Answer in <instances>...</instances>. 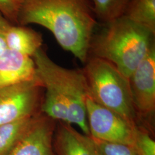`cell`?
Instances as JSON below:
<instances>
[{
	"label": "cell",
	"instance_id": "cell-18",
	"mask_svg": "<svg viewBox=\"0 0 155 155\" xmlns=\"http://www.w3.org/2000/svg\"><path fill=\"white\" fill-rule=\"evenodd\" d=\"M4 31L0 30V57L8 50Z\"/></svg>",
	"mask_w": 155,
	"mask_h": 155
},
{
	"label": "cell",
	"instance_id": "cell-10",
	"mask_svg": "<svg viewBox=\"0 0 155 155\" xmlns=\"http://www.w3.org/2000/svg\"><path fill=\"white\" fill-rule=\"evenodd\" d=\"M53 146L55 155H98L91 137L65 122L56 126Z\"/></svg>",
	"mask_w": 155,
	"mask_h": 155
},
{
	"label": "cell",
	"instance_id": "cell-1",
	"mask_svg": "<svg viewBox=\"0 0 155 155\" xmlns=\"http://www.w3.org/2000/svg\"><path fill=\"white\" fill-rule=\"evenodd\" d=\"M49 30L63 50L86 63L98 22L91 0H22L17 25Z\"/></svg>",
	"mask_w": 155,
	"mask_h": 155
},
{
	"label": "cell",
	"instance_id": "cell-6",
	"mask_svg": "<svg viewBox=\"0 0 155 155\" xmlns=\"http://www.w3.org/2000/svg\"><path fill=\"white\" fill-rule=\"evenodd\" d=\"M86 107L90 136L102 141L132 146L137 125L100 105L89 95L86 100Z\"/></svg>",
	"mask_w": 155,
	"mask_h": 155
},
{
	"label": "cell",
	"instance_id": "cell-14",
	"mask_svg": "<svg viewBox=\"0 0 155 155\" xmlns=\"http://www.w3.org/2000/svg\"><path fill=\"white\" fill-rule=\"evenodd\" d=\"M130 0H91L98 22L110 21L124 16Z\"/></svg>",
	"mask_w": 155,
	"mask_h": 155
},
{
	"label": "cell",
	"instance_id": "cell-12",
	"mask_svg": "<svg viewBox=\"0 0 155 155\" xmlns=\"http://www.w3.org/2000/svg\"><path fill=\"white\" fill-rule=\"evenodd\" d=\"M37 115L0 125V155H6L13 149Z\"/></svg>",
	"mask_w": 155,
	"mask_h": 155
},
{
	"label": "cell",
	"instance_id": "cell-17",
	"mask_svg": "<svg viewBox=\"0 0 155 155\" xmlns=\"http://www.w3.org/2000/svg\"><path fill=\"white\" fill-rule=\"evenodd\" d=\"M22 0H0V13L12 24L17 25V17Z\"/></svg>",
	"mask_w": 155,
	"mask_h": 155
},
{
	"label": "cell",
	"instance_id": "cell-2",
	"mask_svg": "<svg viewBox=\"0 0 155 155\" xmlns=\"http://www.w3.org/2000/svg\"><path fill=\"white\" fill-rule=\"evenodd\" d=\"M155 33L120 17L98 24L89 45V57L109 61L127 79L155 45Z\"/></svg>",
	"mask_w": 155,
	"mask_h": 155
},
{
	"label": "cell",
	"instance_id": "cell-8",
	"mask_svg": "<svg viewBox=\"0 0 155 155\" xmlns=\"http://www.w3.org/2000/svg\"><path fill=\"white\" fill-rule=\"evenodd\" d=\"M56 126V121L40 113L6 155H55L53 140Z\"/></svg>",
	"mask_w": 155,
	"mask_h": 155
},
{
	"label": "cell",
	"instance_id": "cell-15",
	"mask_svg": "<svg viewBox=\"0 0 155 155\" xmlns=\"http://www.w3.org/2000/svg\"><path fill=\"white\" fill-rule=\"evenodd\" d=\"M132 147L136 155H155V140L143 127H136Z\"/></svg>",
	"mask_w": 155,
	"mask_h": 155
},
{
	"label": "cell",
	"instance_id": "cell-16",
	"mask_svg": "<svg viewBox=\"0 0 155 155\" xmlns=\"http://www.w3.org/2000/svg\"><path fill=\"white\" fill-rule=\"evenodd\" d=\"M91 138L98 155H136L130 145Z\"/></svg>",
	"mask_w": 155,
	"mask_h": 155
},
{
	"label": "cell",
	"instance_id": "cell-3",
	"mask_svg": "<svg viewBox=\"0 0 155 155\" xmlns=\"http://www.w3.org/2000/svg\"><path fill=\"white\" fill-rule=\"evenodd\" d=\"M37 77L45 90V97L64 102L69 124H76L90 136L86 100L89 95L83 69H70L56 64L41 47L32 56Z\"/></svg>",
	"mask_w": 155,
	"mask_h": 155
},
{
	"label": "cell",
	"instance_id": "cell-4",
	"mask_svg": "<svg viewBox=\"0 0 155 155\" xmlns=\"http://www.w3.org/2000/svg\"><path fill=\"white\" fill-rule=\"evenodd\" d=\"M83 69L89 96L134 125L139 118L135 110L129 79L109 61L89 57Z\"/></svg>",
	"mask_w": 155,
	"mask_h": 155
},
{
	"label": "cell",
	"instance_id": "cell-9",
	"mask_svg": "<svg viewBox=\"0 0 155 155\" xmlns=\"http://www.w3.org/2000/svg\"><path fill=\"white\" fill-rule=\"evenodd\" d=\"M38 79L32 57L8 50L0 57V87Z\"/></svg>",
	"mask_w": 155,
	"mask_h": 155
},
{
	"label": "cell",
	"instance_id": "cell-13",
	"mask_svg": "<svg viewBox=\"0 0 155 155\" xmlns=\"http://www.w3.org/2000/svg\"><path fill=\"white\" fill-rule=\"evenodd\" d=\"M124 16L155 33V0H130Z\"/></svg>",
	"mask_w": 155,
	"mask_h": 155
},
{
	"label": "cell",
	"instance_id": "cell-11",
	"mask_svg": "<svg viewBox=\"0 0 155 155\" xmlns=\"http://www.w3.org/2000/svg\"><path fill=\"white\" fill-rule=\"evenodd\" d=\"M8 49L32 57L42 47L43 38L32 29L12 25L4 32Z\"/></svg>",
	"mask_w": 155,
	"mask_h": 155
},
{
	"label": "cell",
	"instance_id": "cell-7",
	"mask_svg": "<svg viewBox=\"0 0 155 155\" xmlns=\"http://www.w3.org/2000/svg\"><path fill=\"white\" fill-rule=\"evenodd\" d=\"M133 105L140 118H148L155 110V45L129 78Z\"/></svg>",
	"mask_w": 155,
	"mask_h": 155
},
{
	"label": "cell",
	"instance_id": "cell-5",
	"mask_svg": "<svg viewBox=\"0 0 155 155\" xmlns=\"http://www.w3.org/2000/svg\"><path fill=\"white\" fill-rule=\"evenodd\" d=\"M43 89L38 78L0 87V125L41 113Z\"/></svg>",
	"mask_w": 155,
	"mask_h": 155
},
{
	"label": "cell",
	"instance_id": "cell-19",
	"mask_svg": "<svg viewBox=\"0 0 155 155\" xmlns=\"http://www.w3.org/2000/svg\"><path fill=\"white\" fill-rule=\"evenodd\" d=\"M12 24L9 22L0 13V30L5 31Z\"/></svg>",
	"mask_w": 155,
	"mask_h": 155
}]
</instances>
